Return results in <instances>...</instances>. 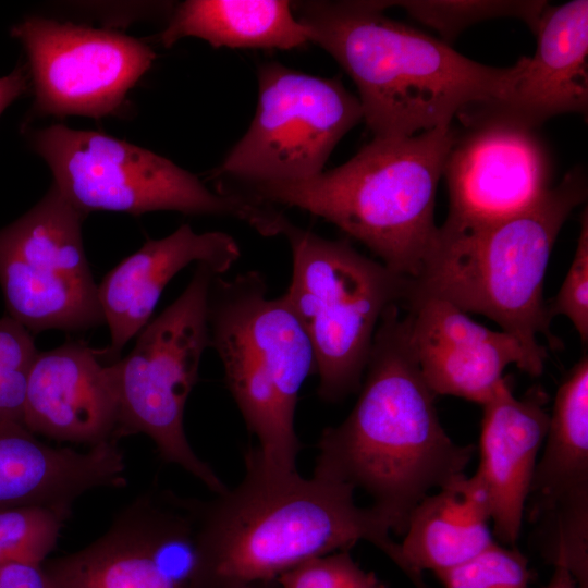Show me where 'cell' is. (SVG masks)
<instances>
[{
  "label": "cell",
  "instance_id": "cell-30",
  "mask_svg": "<svg viewBox=\"0 0 588 588\" xmlns=\"http://www.w3.org/2000/svg\"><path fill=\"white\" fill-rule=\"evenodd\" d=\"M29 369H0V428L25 427L24 412Z\"/></svg>",
  "mask_w": 588,
  "mask_h": 588
},
{
  "label": "cell",
  "instance_id": "cell-31",
  "mask_svg": "<svg viewBox=\"0 0 588 588\" xmlns=\"http://www.w3.org/2000/svg\"><path fill=\"white\" fill-rule=\"evenodd\" d=\"M0 588H51L42 564L0 562Z\"/></svg>",
  "mask_w": 588,
  "mask_h": 588
},
{
  "label": "cell",
  "instance_id": "cell-8",
  "mask_svg": "<svg viewBox=\"0 0 588 588\" xmlns=\"http://www.w3.org/2000/svg\"><path fill=\"white\" fill-rule=\"evenodd\" d=\"M53 183L83 213L133 216L170 210L241 220L262 236H277L283 212L235 194L213 192L171 160L95 131L54 124L30 135Z\"/></svg>",
  "mask_w": 588,
  "mask_h": 588
},
{
  "label": "cell",
  "instance_id": "cell-16",
  "mask_svg": "<svg viewBox=\"0 0 588 588\" xmlns=\"http://www.w3.org/2000/svg\"><path fill=\"white\" fill-rule=\"evenodd\" d=\"M402 307L407 310L413 354L436 395H452L482 405L504 378L509 365L538 376L514 336L471 320L453 304L420 297Z\"/></svg>",
  "mask_w": 588,
  "mask_h": 588
},
{
  "label": "cell",
  "instance_id": "cell-3",
  "mask_svg": "<svg viewBox=\"0 0 588 588\" xmlns=\"http://www.w3.org/2000/svg\"><path fill=\"white\" fill-rule=\"evenodd\" d=\"M309 41L333 57L358 90L375 137L452 125L464 109L498 99L518 73L476 62L449 44L384 14L383 1L292 4Z\"/></svg>",
  "mask_w": 588,
  "mask_h": 588
},
{
  "label": "cell",
  "instance_id": "cell-10",
  "mask_svg": "<svg viewBox=\"0 0 588 588\" xmlns=\"http://www.w3.org/2000/svg\"><path fill=\"white\" fill-rule=\"evenodd\" d=\"M257 76L255 117L217 171L230 182L222 191L316 177L342 137L363 120L358 98L338 78L277 61L261 64Z\"/></svg>",
  "mask_w": 588,
  "mask_h": 588
},
{
  "label": "cell",
  "instance_id": "cell-24",
  "mask_svg": "<svg viewBox=\"0 0 588 588\" xmlns=\"http://www.w3.org/2000/svg\"><path fill=\"white\" fill-rule=\"evenodd\" d=\"M385 9L403 8L412 17L434 28L448 44L468 26L495 17L523 20L536 32L546 1H384Z\"/></svg>",
  "mask_w": 588,
  "mask_h": 588
},
{
  "label": "cell",
  "instance_id": "cell-4",
  "mask_svg": "<svg viewBox=\"0 0 588 588\" xmlns=\"http://www.w3.org/2000/svg\"><path fill=\"white\" fill-rule=\"evenodd\" d=\"M587 197L581 170L569 171L529 208L505 219L460 224L445 221L433 236L420 270L409 279L407 301L444 299L464 313L480 314L514 336L537 375L547 350L562 343L550 331L543 282L553 245L575 207Z\"/></svg>",
  "mask_w": 588,
  "mask_h": 588
},
{
  "label": "cell",
  "instance_id": "cell-21",
  "mask_svg": "<svg viewBox=\"0 0 588 588\" xmlns=\"http://www.w3.org/2000/svg\"><path fill=\"white\" fill-rule=\"evenodd\" d=\"M422 498L411 512L400 543V568L417 588L421 577L456 567L495 541L486 492L475 477L462 475Z\"/></svg>",
  "mask_w": 588,
  "mask_h": 588
},
{
  "label": "cell",
  "instance_id": "cell-14",
  "mask_svg": "<svg viewBox=\"0 0 588 588\" xmlns=\"http://www.w3.org/2000/svg\"><path fill=\"white\" fill-rule=\"evenodd\" d=\"M448 154L445 221L488 223L514 216L550 188L548 151L534 128L494 119L461 120Z\"/></svg>",
  "mask_w": 588,
  "mask_h": 588
},
{
  "label": "cell",
  "instance_id": "cell-19",
  "mask_svg": "<svg viewBox=\"0 0 588 588\" xmlns=\"http://www.w3.org/2000/svg\"><path fill=\"white\" fill-rule=\"evenodd\" d=\"M548 402L540 387L516 397L504 377L482 404L479 464L474 475L486 492L493 531L510 547L522 530L529 485L549 426Z\"/></svg>",
  "mask_w": 588,
  "mask_h": 588
},
{
  "label": "cell",
  "instance_id": "cell-32",
  "mask_svg": "<svg viewBox=\"0 0 588 588\" xmlns=\"http://www.w3.org/2000/svg\"><path fill=\"white\" fill-rule=\"evenodd\" d=\"M29 77L24 65H17L11 73L0 76V115L28 89Z\"/></svg>",
  "mask_w": 588,
  "mask_h": 588
},
{
  "label": "cell",
  "instance_id": "cell-5",
  "mask_svg": "<svg viewBox=\"0 0 588 588\" xmlns=\"http://www.w3.org/2000/svg\"><path fill=\"white\" fill-rule=\"evenodd\" d=\"M453 125L373 139L310 180L229 189L266 205L305 210L336 225L395 273L414 279L438 230L436 194Z\"/></svg>",
  "mask_w": 588,
  "mask_h": 588
},
{
  "label": "cell",
  "instance_id": "cell-29",
  "mask_svg": "<svg viewBox=\"0 0 588 588\" xmlns=\"http://www.w3.org/2000/svg\"><path fill=\"white\" fill-rule=\"evenodd\" d=\"M37 354L30 332L9 316L0 319V369H29Z\"/></svg>",
  "mask_w": 588,
  "mask_h": 588
},
{
  "label": "cell",
  "instance_id": "cell-2",
  "mask_svg": "<svg viewBox=\"0 0 588 588\" xmlns=\"http://www.w3.org/2000/svg\"><path fill=\"white\" fill-rule=\"evenodd\" d=\"M240 485L196 500L198 556L194 588H231L278 579L298 564L368 541L400 566V543L385 517L359 506L354 488L314 473H281L245 454Z\"/></svg>",
  "mask_w": 588,
  "mask_h": 588
},
{
  "label": "cell",
  "instance_id": "cell-34",
  "mask_svg": "<svg viewBox=\"0 0 588 588\" xmlns=\"http://www.w3.org/2000/svg\"><path fill=\"white\" fill-rule=\"evenodd\" d=\"M231 588H282L278 579L260 580L243 585H237Z\"/></svg>",
  "mask_w": 588,
  "mask_h": 588
},
{
  "label": "cell",
  "instance_id": "cell-7",
  "mask_svg": "<svg viewBox=\"0 0 588 588\" xmlns=\"http://www.w3.org/2000/svg\"><path fill=\"white\" fill-rule=\"evenodd\" d=\"M280 235L292 253L282 294L301 322L315 356L317 394L336 403L359 390L383 313L403 305L409 279L356 250L284 217Z\"/></svg>",
  "mask_w": 588,
  "mask_h": 588
},
{
  "label": "cell",
  "instance_id": "cell-13",
  "mask_svg": "<svg viewBox=\"0 0 588 588\" xmlns=\"http://www.w3.org/2000/svg\"><path fill=\"white\" fill-rule=\"evenodd\" d=\"M525 503L544 559L588 588V356L559 385Z\"/></svg>",
  "mask_w": 588,
  "mask_h": 588
},
{
  "label": "cell",
  "instance_id": "cell-33",
  "mask_svg": "<svg viewBox=\"0 0 588 588\" xmlns=\"http://www.w3.org/2000/svg\"><path fill=\"white\" fill-rule=\"evenodd\" d=\"M546 588H585L574 575L563 566H554L553 575Z\"/></svg>",
  "mask_w": 588,
  "mask_h": 588
},
{
  "label": "cell",
  "instance_id": "cell-28",
  "mask_svg": "<svg viewBox=\"0 0 588 588\" xmlns=\"http://www.w3.org/2000/svg\"><path fill=\"white\" fill-rule=\"evenodd\" d=\"M550 319L558 315L566 316L577 331L581 343L588 342V213L587 208L580 218V231L572 264L564 281L547 305Z\"/></svg>",
  "mask_w": 588,
  "mask_h": 588
},
{
  "label": "cell",
  "instance_id": "cell-11",
  "mask_svg": "<svg viewBox=\"0 0 588 588\" xmlns=\"http://www.w3.org/2000/svg\"><path fill=\"white\" fill-rule=\"evenodd\" d=\"M83 213L54 184L0 229V287L8 316L29 332L105 322L82 237Z\"/></svg>",
  "mask_w": 588,
  "mask_h": 588
},
{
  "label": "cell",
  "instance_id": "cell-20",
  "mask_svg": "<svg viewBox=\"0 0 588 588\" xmlns=\"http://www.w3.org/2000/svg\"><path fill=\"white\" fill-rule=\"evenodd\" d=\"M241 256L236 241L220 231L197 233L183 224L170 235L148 240L117 265L98 285L99 302L110 343L97 350L114 359L149 322L167 284L184 268L205 264L223 275Z\"/></svg>",
  "mask_w": 588,
  "mask_h": 588
},
{
  "label": "cell",
  "instance_id": "cell-1",
  "mask_svg": "<svg viewBox=\"0 0 588 588\" xmlns=\"http://www.w3.org/2000/svg\"><path fill=\"white\" fill-rule=\"evenodd\" d=\"M401 308L383 313L358 399L341 424L322 431L314 473L364 490L403 536L422 498L465 475L475 446L455 443L443 429Z\"/></svg>",
  "mask_w": 588,
  "mask_h": 588
},
{
  "label": "cell",
  "instance_id": "cell-6",
  "mask_svg": "<svg viewBox=\"0 0 588 588\" xmlns=\"http://www.w3.org/2000/svg\"><path fill=\"white\" fill-rule=\"evenodd\" d=\"M208 324L228 390L258 441L247 453L266 469L296 470L295 411L305 380L315 375L301 322L282 295L268 296L264 274L250 270L232 279L213 277Z\"/></svg>",
  "mask_w": 588,
  "mask_h": 588
},
{
  "label": "cell",
  "instance_id": "cell-26",
  "mask_svg": "<svg viewBox=\"0 0 588 588\" xmlns=\"http://www.w3.org/2000/svg\"><path fill=\"white\" fill-rule=\"evenodd\" d=\"M443 588H528L526 558L497 541L471 560L437 575Z\"/></svg>",
  "mask_w": 588,
  "mask_h": 588
},
{
  "label": "cell",
  "instance_id": "cell-23",
  "mask_svg": "<svg viewBox=\"0 0 588 588\" xmlns=\"http://www.w3.org/2000/svg\"><path fill=\"white\" fill-rule=\"evenodd\" d=\"M65 479L62 452L24 426L0 428V510L48 506Z\"/></svg>",
  "mask_w": 588,
  "mask_h": 588
},
{
  "label": "cell",
  "instance_id": "cell-22",
  "mask_svg": "<svg viewBox=\"0 0 588 588\" xmlns=\"http://www.w3.org/2000/svg\"><path fill=\"white\" fill-rule=\"evenodd\" d=\"M196 37L215 48L282 49L306 45L305 27L284 0H187L179 4L160 42Z\"/></svg>",
  "mask_w": 588,
  "mask_h": 588
},
{
  "label": "cell",
  "instance_id": "cell-18",
  "mask_svg": "<svg viewBox=\"0 0 588 588\" xmlns=\"http://www.w3.org/2000/svg\"><path fill=\"white\" fill-rule=\"evenodd\" d=\"M114 363L97 350L65 343L37 352L27 379L24 425L34 434L91 446L118 440Z\"/></svg>",
  "mask_w": 588,
  "mask_h": 588
},
{
  "label": "cell",
  "instance_id": "cell-27",
  "mask_svg": "<svg viewBox=\"0 0 588 588\" xmlns=\"http://www.w3.org/2000/svg\"><path fill=\"white\" fill-rule=\"evenodd\" d=\"M282 588H388L362 568L350 550L309 559L278 577Z\"/></svg>",
  "mask_w": 588,
  "mask_h": 588
},
{
  "label": "cell",
  "instance_id": "cell-17",
  "mask_svg": "<svg viewBox=\"0 0 588 588\" xmlns=\"http://www.w3.org/2000/svg\"><path fill=\"white\" fill-rule=\"evenodd\" d=\"M532 57L498 99L468 107L460 120L494 119L536 128L548 119L587 111L588 1L547 5L535 32Z\"/></svg>",
  "mask_w": 588,
  "mask_h": 588
},
{
  "label": "cell",
  "instance_id": "cell-9",
  "mask_svg": "<svg viewBox=\"0 0 588 588\" xmlns=\"http://www.w3.org/2000/svg\"><path fill=\"white\" fill-rule=\"evenodd\" d=\"M216 274L207 265H196L182 294L140 330L132 351L113 363L119 397L115 438L148 436L164 461L217 495L228 487L196 455L183 421L203 354L210 346L208 298Z\"/></svg>",
  "mask_w": 588,
  "mask_h": 588
},
{
  "label": "cell",
  "instance_id": "cell-12",
  "mask_svg": "<svg viewBox=\"0 0 588 588\" xmlns=\"http://www.w3.org/2000/svg\"><path fill=\"white\" fill-rule=\"evenodd\" d=\"M10 33L27 56L32 115H117L156 58L125 34L39 16L24 19Z\"/></svg>",
  "mask_w": 588,
  "mask_h": 588
},
{
  "label": "cell",
  "instance_id": "cell-25",
  "mask_svg": "<svg viewBox=\"0 0 588 588\" xmlns=\"http://www.w3.org/2000/svg\"><path fill=\"white\" fill-rule=\"evenodd\" d=\"M68 517L44 506L0 510V562L42 564Z\"/></svg>",
  "mask_w": 588,
  "mask_h": 588
},
{
  "label": "cell",
  "instance_id": "cell-15",
  "mask_svg": "<svg viewBox=\"0 0 588 588\" xmlns=\"http://www.w3.org/2000/svg\"><path fill=\"white\" fill-rule=\"evenodd\" d=\"M192 518L191 500L170 492L138 497L85 548L47 562L51 588H189L170 551Z\"/></svg>",
  "mask_w": 588,
  "mask_h": 588
}]
</instances>
